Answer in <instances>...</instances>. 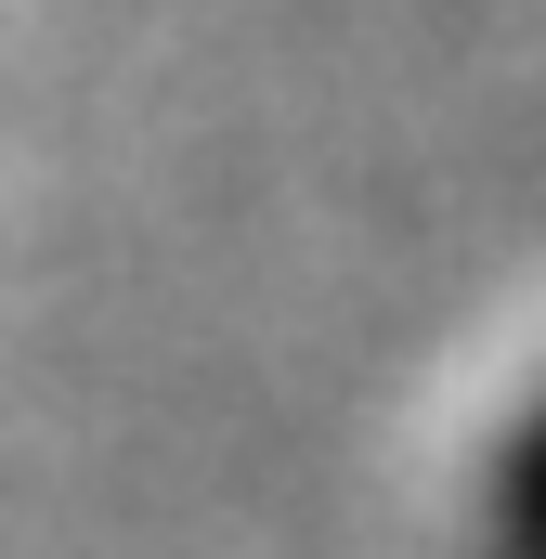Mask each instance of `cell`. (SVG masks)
Segmentation results:
<instances>
[{"label": "cell", "mask_w": 546, "mask_h": 559, "mask_svg": "<svg viewBox=\"0 0 546 559\" xmlns=\"http://www.w3.org/2000/svg\"><path fill=\"white\" fill-rule=\"evenodd\" d=\"M442 559H546V338H521L455 429Z\"/></svg>", "instance_id": "cell-1"}]
</instances>
